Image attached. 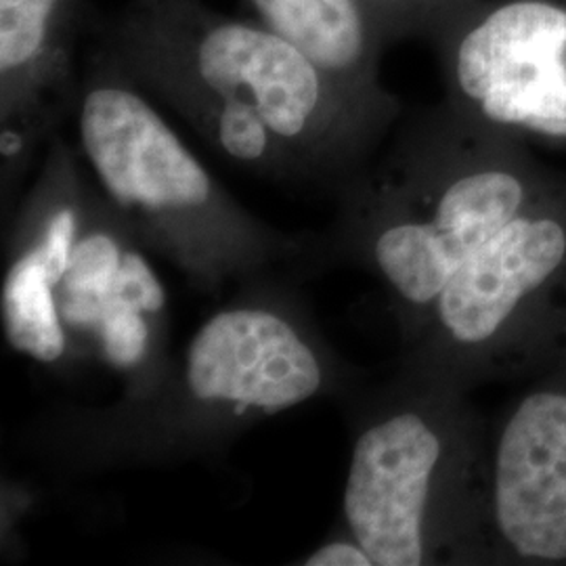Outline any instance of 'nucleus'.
Instances as JSON below:
<instances>
[{
  "label": "nucleus",
  "mask_w": 566,
  "mask_h": 566,
  "mask_svg": "<svg viewBox=\"0 0 566 566\" xmlns=\"http://www.w3.org/2000/svg\"><path fill=\"white\" fill-rule=\"evenodd\" d=\"M149 315L135 306L112 301L102 324L95 332V340L102 357L120 371L139 369L151 353V325Z\"/></svg>",
  "instance_id": "12"
},
{
  "label": "nucleus",
  "mask_w": 566,
  "mask_h": 566,
  "mask_svg": "<svg viewBox=\"0 0 566 566\" xmlns=\"http://www.w3.org/2000/svg\"><path fill=\"white\" fill-rule=\"evenodd\" d=\"M308 566H374L369 554L350 535L346 539L327 542L319 549L311 552L303 560Z\"/></svg>",
  "instance_id": "15"
},
{
  "label": "nucleus",
  "mask_w": 566,
  "mask_h": 566,
  "mask_svg": "<svg viewBox=\"0 0 566 566\" xmlns=\"http://www.w3.org/2000/svg\"><path fill=\"white\" fill-rule=\"evenodd\" d=\"M99 46L233 163L348 172L399 114L371 107L259 21L200 0H130Z\"/></svg>",
  "instance_id": "2"
},
{
  "label": "nucleus",
  "mask_w": 566,
  "mask_h": 566,
  "mask_svg": "<svg viewBox=\"0 0 566 566\" xmlns=\"http://www.w3.org/2000/svg\"><path fill=\"white\" fill-rule=\"evenodd\" d=\"M84 0H0L2 160L15 170L74 105Z\"/></svg>",
  "instance_id": "8"
},
{
  "label": "nucleus",
  "mask_w": 566,
  "mask_h": 566,
  "mask_svg": "<svg viewBox=\"0 0 566 566\" xmlns=\"http://www.w3.org/2000/svg\"><path fill=\"white\" fill-rule=\"evenodd\" d=\"M112 301L135 306L147 315H160L166 306L164 285L151 264L137 250L126 248L120 271L114 282Z\"/></svg>",
  "instance_id": "14"
},
{
  "label": "nucleus",
  "mask_w": 566,
  "mask_h": 566,
  "mask_svg": "<svg viewBox=\"0 0 566 566\" xmlns=\"http://www.w3.org/2000/svg\"><path fill=\"white\" fill-rule=\"evenodd\" d=\"M182 376L196 403L233 416L285 411L327 385L317 348L282 313L264 306L212 315L187 346Z\"/></svg>",
  "instance_id": "7"
},
{
  "label": "nucleus",
  "mask_w": 566,
  "mask_h": 566,
  "mask_svg": "<svg viewBox=\"0 0 566 566\" xmlns=\"http://www.w3.org/2000/svg\"><path fill=\"white\" fill-rule=\"evenodd\" d=\"M0 303L4 334L15 350L41 364L60 361L70 338L61 322L57 287L28 248L9 266Z\"/></svg>",
  "instance_id": "11"
},
{
  "label": "nucleus",
  "mask_w": 566,
  "mask_h": 566,
  "mask_svg": "<svg viewBox=\"0 0 566 566\" xmlns=\"http://www.w3.org/2000/svg\"><path fill=\"white\" fill-rule=\"evenodd\" d=\"M72 107L82 156L122 221L210 277L259 254L263 231L256 221L102 46L91 51Z\"/></svg>",
  "instance_id": "4"
},
{
  "label": "nucleus",
  "mask_w": 566,
  "mask_h": 566,
  "mask_svg": "<svg viewBox=\"0 0 566 566\" xmlns=\"http://www.w3.org/2000/svg\"><path fill=\"white\" fill-rule=\"evenodd\" d=\"M495 565H566V344L489 424Z\"/></svg>",
  "instance_id": "6"
},
{
  "label": "nucleus",
  "mask_w": 566,
  "mask_h": 566,
  "mask_svg": "<svg viewBox=\"0 0 566 566\" xmlns=\"http://www.w3.org/2000/svg\"><path fill=\"white\" fill-rule=\"evenodd\" d=\"M256 21L290 42L348 95L399 114L380 82L386 42L367 0H245Z\"/></svg>",
  "instance_id": "9"
},
{
  "label": "nucleus",
  "mask_w": 566,
  "mask_h": 566,
  "mask_svg": "<svg viewBox=\"0 0 566 566\" xmlns=\"http://www.w3.org/2000/svg\"><path fill=\"white\" fill-rule=\"evenodd\" d=\"M476 0H367L386 44L430 34Z\"/></svg>",
  "instance_id": "13"
},
{
  "label": "nucleus",
  "mask_w": 566,
  "mask_h": 566,
  "mask_svg": "<svg viewBox=\"0 0 566 566\" xmlns=\"http://www.w3.org/2000/svg\"><path fill=\"white\" fill-rule=\"evenodd\" d=\"M355 248L385 285L407 369L472 390L566 344V172L447 103L348 182Z\"/></svg>",
  "instance_id": "1"
},
{
  "label": "nucleus",
  "mask_w": 566,
  "mask_h": 566,
  "mask_svg": "<svg viewBox=\"0 0 566 566\" xmlns=\"http://www.w3.org/2000/svg\"><path fill=\"white\" fill-rule=\"evenodd\" d=\"M95 198L86 196L81 238L74 245L67 271L57 285L61 322L76 336H93L112 303L114 282L120 271L126 245L114 227V208H93Z\"/></svg>",
  "instance_id": "10"
},
{
  "label": "nucleus",
  "mask_w": 566,
  "mask_h": 566,
  "mask_svg": "<svg viewBox=\"0 0 566 566\" xmlns=\"http://www.w3.org/2000/svg\"><path fill=\"white\" fill-rule=\"evenodd\" d=\"M465 395L407 369L359 430L343 514L374 566L495 565L489 424Z\"/></svg>",
  "instance_id": "3"
},
{
  "label": "nucleus",
  "mask_w": 566,
  "mask_h": 566,
  "mask_svg": "<svg viewBox=\"0 0 566 566\" xmlns=\"http://www.w3.org/2000/svg\"><path fill=\"white\" fill-rule=\"evenodd\" d=\"M428 41L455 114L566 145V0H476Z\"/></svg>",
  "instance_id": "5"
}]
</instances>
